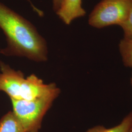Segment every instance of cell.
<instances>
[{
	"instance_id": "obj_6",
	"label": "cell",
	"mask_w": 132,
	"mask_h": 132,
	"mask_svg": "<svg viewBox=\"0 0 132 132\" xmlns=\"http://www.w3.org/2000/svg\"><path fill=\"white\" fill-rule=\"evenodd\" d=\"M0 132H25L13 112L10 111L0 119Z\"/></svg>"
},
{
	"instance_id": "obj_7",
	"label": "cell",
	"mask_w": 132,
	"mask_h": 132,
	"mask_svg": "<svg viewBox=\"0 0 132 132\" xmlns=\"http://www.w3.org/2000/svg\"><path fill=\"white\" fill-rule=\"evenodd\" d=\"M132 128V111L127 114L120 124L111 128H106L98 125L92 128L86 132H130Z\"/></svg>"
},
{
	"instance_id": "obj_13",
	"label": "cell",
	"mask_w": 132,
	"mask_h": 132,
	"mask_svg": "<svg viewBox=\"0 0 132 132\" xmlns=\"http://www.w3.org/2000/svg\"><path fill=\"white\" fill-rule=\"evenodd\" d=\"M130 132H132V129H131V131H130Z\"/></svg>"
},
{
	"instance_id": "obj_11",
	"label": "cell",
	"mask_w": 132,
	"mask_h": 132,
	"mask_svg": "<svg viewBox=\"0 0 132 132\" xmlns=\"http://www.w3.org/2000/svg\"><path fill=\"white\" fill-rule=\"evenodd\" d=\"M28 2H30V5H31L32 6V8L33 9V10H34L36 12H37V13H38L39 15H42L43 14L42 12V11H41L40 10H38V9H37V8H36L34 6V5L31 3V1H30V0H27Z\"/></svg>"
},
{
	"instance_id": "obj_4",
	"label": "cell",
	"mask_w": 132,
	"mask_h": 132,
	"mask_svg": "<svg viewBox=\"0 0 132 132\" xmlns=\"http://www.w3.org/2000/svg\"><path fill=\"white\" fill-rule=\"evenodd\" d=\"M132 10V0H101L90 14L88 23L95 28L114 24L120 26Z\"/></svg>"
},
{
	"instance_id": "obj_5",
	"label": "cell",
	"mask_w": 132,
	"mask_h": 132,
	"mask_svg": "<svg viewBox=\"0 0 132 132\" xmlns=\"http://www.w3.org/2000/svg\"><path fill=\"white\" fill-rule=\"evenodd\" d=\"M56 12L59 18L67 25L70 24L74 20L84 16L86 13L82 6V0H64Z\"/></svg>"
},
{
	"instance_id": "obj_10",
	"label": "cell",
	"mask_w": 132,
	"mask_h": 132,
	"mask_svg": "<svg viewBox=\"0 0 132 132\" xmlns=\"http://www.w3.org/2000/svg\"><path fill=\"white\" fill-rule=\"evenodd\" d=\"M64 0H52L53 10L57 12L61 7Z\"/></svg>"
},
{
	"instance_id": "obj_8",
	"label": "cell",
	"mask_w": 132,
	"mask_h": 132,
	"mask_svg": "<svg viewBox=\"0 0 132 132\" xmlns=\"http://www.w3.org/2000/svg\"><path fill=\"white\" fill-rule=\"evenodd\" d=\"M119 49L124 66L132 68V39L123 38L119 43Z\"/></svg>"
},
{
	"instance_id": "obj_2",
	"label": "cell",
	"mask_w": 132,
	"mask_h": 132,
	"mask_svg": "<svg viewBox=\"0 0 132 132\" xmlns=\"http://www.w3.org/2000/svg\"><path fill=\"white\" fill-rule=\"evenodd\" d=\"M0 90L11 99L33 100L60 93L55 84H45L34 75L24 78L22 72L15 71L3 62H0Z\"/></svg>"
},
{
	"instance_id": "obj_3",
	"label": "cell",
	"mask_w": 132,
	"mask_h": 132,
	"mask_svg": "<svg viewBox=\"0 0 132 132\" xmlns=\"http://www.w3.org/2000/svg\"><path fill=\"white\" fill-rule=\"evenodd\" d=\"M59 94H51L33 100L11 99L12 112L25 132H39L43 118Z\"/></svg>"
},
{
	"instance_id": "obj_12",
	"label": "cell",
	"mask_w": 132,
	"mask_h": 132,
	"mask_svg": "<svg viewBox=\"0 0 132 132\" xmlns=\"http://www.w3.org/2000/svg\"><path fill=\"white\" fill-rule=\"evenodd\" d=\"M131 84L132 85V77H131Z\"/></svg>"
},
{
	"instance_id": "obj_9",
	"label": "cell",
	"mask_w": 132,
	"mask_h": 132,
	"mask_svg": "<svg viewBox=\"0 0 132 132\" xmlns=\"http://www.w3.org/2000/svg\"><path fill=\"white\" fill-rule=\"evenodd\" d=\"M124 32V38L132 39V10L127 20L120 26Z\"/></svg>"
},
{
	"instance_id": "obj_1",
	"label": "cell",
	"mask_w": 132,
	"mask_h": 132,
	"mask_svg": "<svg viewBox=\"0 0 132 132\" xmlns=\"http://www.w3.org/2000/svg\"><path fill=\"white\" fill-rule=\"evenodd\" d=\"M0 28L5 34L7 44L0 53L5 56L26 57L36 62L47 60V43L36 28L1 2Z\"/></svg>"
}]
</instances>
